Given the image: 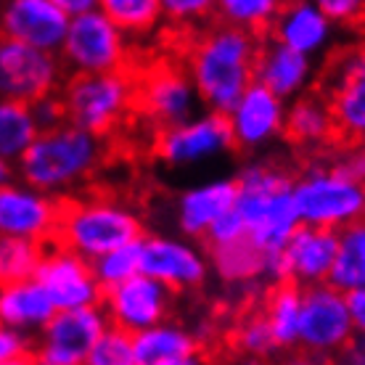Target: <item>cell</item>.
Masks as SVG:
<instances>
[{
	"instance_id": "6da1fadb",
	"label": "cell",
	"mask_w": 365,
	"mask_h": 365,
	"mask_svg": "<svg viewBox=\"0 0 365 365\" xmlns=\"http://www.w3.org/2000/svg\"><path fill=\"white\" fill-rule=\"evenodd\" d=\"M259 37L241 27L212 19L185 35L180 58L191 74L201 106L228 114L241 93L255 83Z\"/></svg>"
},
{
	"instance_id": "7a4b0ae2",
	"label": "cell",
	"mask_w": 365,
	"mask_h": 365,
	"mask_svg": "<svg viewBox=\"0 0 365 365\" xmlns=\"http://www.w3.org/2000/svg\"><path fill=\"white\" fill-rule=\"evenodd\" d=\"M106 138L72 122L40 130L27 151L19 156L16 178L64 199L98 173L106 159Z\"/></svg>"
},
{
	"instance_id": "3957f363",
	"label": "cell",
	"mask_w": 365,
	"mask_h": 365,
	"mask_svg": "<svg viewBox=\"0 0 365 365\" xmlns=\"http://www.w3.org/2000/svg\"><path fill=\"white\" fill-rule=\"evenodd\" d=\"M294 175L270 162H252L236 175L233 210L244 220L247 236L267 257H278L299 228L294 204Z\"/></svg>"
},
{
	"instance_id": "277c9868",
	"label": "cell",
	"mask_w": 365,
	"mask_h": 365,
	"mask_svg": "<svg viewBox=\"0 0 365 365\" xmlns=\"http://www.w3.org/2000/svg\"><path fill=\"white\" fill-rule=\"evenodd\" d=\"M146 236L143 220L128 201L109 193L64 196L56 228V244L72 249L85 259H98L111 249Z\"/></svg>"
},
{
	"instance_id": "5b68a950",
	"label": "cell",
	"mask_w": 365,
	"mask_h": 365,
	"mask_svg": "<svg viewBox=\"0 0 365 365\" xmlns=\"http://www.w3.org/2000/svg\"><path fill=\"white\" fill-rule=\"evenodd\" d=\"M58 93L66 106V122L109 140L135 117V64L117 72L69 74Z\"/></svg>"
},
{
	"instance_id": "8992f818",
	"label": "cell",
	"mask_w": 365,
	"mask_h": 365,
	"mask_svg": "<svg viewBox=\"0 0 365 365\" xmlns=\"http://www.w3.org/2000/svg\"><path fill=\"white\" fill-rule=\"evenodd\" d=\"M292 191L302 225L341 230L365 217V182L339 170L329 156L294 175Z\"/></svg>"
},
{
	"instance_id": "52a82bcc",
	"label": "cell",
	"mask_w": 365,
	"mask_h": 365,
	"mask_svg": "<svg viewBox=\"0 0 365 365\" xmlns=\"http://www.w3.org/2000/svg\"><path fill=\"white\" fill-rule=\"evenodd\" d=\"M58 56L69 74L117 72L133 66L130 37L101 9L69 16V27Z\"/></svg>"
},
{
	"instance_id": "ba28073f",
	"label": "cell",
	"mask_w": 365,
	"mask_h": 365,
	"mask_svg": "<svg viewBox=\"0 0 365 365\" xmlns=\"http://www.w3.org/2000/svg\"><path fill=\"white\" fill-rule=\"evenodd\" d=\"M315 91L329 98L339 143L365 146V40L331 53Z\"/></svg>"
},
{
	"instance_id": "9c48e42d",
	"label": "cell",
	"mask_w": 365,
	"mask_h": 365,
	"mask_svg": "<svg viewBox=\"0 0 365 365\" xmlns=\"http://www.w3.org/2000/svg\"><path fill=\"white\" fill-rule=\"evenodd\" d=\"M135 117L148 122L154 133L196 117L201 98L182 58H165L151 61L148 66H135Z\"/></svg>"
},
{
	"instance_id": "30bf717a",
	"label": "cell",
	"mask_w": 365,
	"mask_h": 365,
	"mask_svg": "<svg viewBox=\"0 0 365 365\" xmlns=\"http://www.w3.org/2000/svg\"><path fill=\"white\" fill-rule=\"evenodd\" d=\"M69 77L61 56L0 35V98L35 103L58 93Z\"/></svg>"
},
{
	"instance_id": "8fae6325",
	"label": "cell",
	"mask_w": 365,
	"mask_h": 365,
	"mask_svg": "<svg viewBox=\"0 0 365 365\" xmlns=\"http://www.w3.org/2000/svg\"><path fill=\"white\" fill-rule=\"evenodd\" d=\"M230 151H236L230 122L220 111H204L180 125L156 130L151 140V154L167 167H193Z\"/></svg>"
},
{
	"instance_id": "7c38bea8",
	"label": "cell",
	"mask_w": 365,
	"mask_h": 365,
	"mask_svg": "<svg viewBox=\"0 0 365 365\" xmlns=\"http://www.w3.org/2000/svg\"><path fill=\"white\" fill-rule=\"evenodd\" d=\"M106 329L109 318L101 304L56 310L53 318L37 331L32 357L37 365H83Z\"/></svg>"
},
{
	"instance_id": "4fadbf2b",
	"label": "cell",
	"mask_w": 365,
	"mask_h": 365,
	"mask_svg": "<svg viewBox=\"0 0 365 365\" xmlns=\"http://www.w3.org/2000/svg\"><path fill=\"white\" fill-rule=\"evenodd\" d=\"M355 339L344 292L334 283H312L302 289L299 347L323 357H334Z\"/></svg>"
},
{
	"instance_id": "5bb4252c",
	"label": "cell",
	"mask_w": 365,
	"mask_h": 365,
	"mask_svg": "<svg viewBox=\"0 0 365 365\" xmlns=\"http://www.w3.org/2000/svg\"><path fill=\"white\" fill-rule=\"evenodd\" d=\"M140 273L182 294L201 289L212 275V265L204 244H193V238L148 233L140 238Z\"/></svg>"
},
{
	"instance_id": "9a60e30c",
	"label": "cell",
	"mask_w": 365,
	"mask_h": 365,
	"mask_svg": "<svg viewBox=\"0 0 365 365\" xmlns=\"http://www.w3.org/2000/svg\"><path fill=\"white\" fill-rule=\"evenodd\" d=\"M37 283L43 286L56 304V310H77L93 307L103 299V286L93 273V262L80 257L61 244H46L43 259L35 273Z\"/></svg>"
},
{
	"instance_id": "2e32d148",
	"label": "cell",
	"mask_w": 365,
	"mask_h": 365,
	"mask_svg": "<svg viewBox=\"0 0 365 365\" xmlns=\"http://www.w3.org/2000/svg\"><path fill=\"white\" fill-rule=\"evenodd\" d=\"M173 304L175 292H170L165 283L154 281L146 273H135L128 281L103 289V299H101L109 326L128 334H138L167 320L173 315Z\"/></svg>"
},
{
	"instance_id": "e0dca14e",
	"label": "cell",
	"mask_w": 365,
	"mask_h": 365,
	"mask_svg": "<svg viewBox=\"0 0 365 365\" xmlns=\"http://www.w3.org/2000/svg\"><path fill=\"white\" fill-rule=\"evenodd\" d=\"M61 196L46 193L24 180L0 185V236L32 238L40 244L56 241Z\"/></svg>"
},
{
	"instance_id": "ac0fdd59",
	"label": "cell",
	"mask_w": 365,
	"mask_h": 365,
	"mask_svg": "<svg viewBox=\"0 0 365 365\" xmlns=\"http://www.w3.org/2000/svg\"><path fill=\"white\" fill-rule=\"evenodd\" d=\"M286 103L262 83H252L228 111L236 151H257L283 135Z\"/></svg>"
},
{
	"instance_id": "d6986e66",
	"label": "cell",
	"mask_w": 365,
	"mask_h": 365,
	"mask_svg": "<svg viewBox=\"0 0 365 365\" xmlns=\"http://www.w3.org/2000/svg\"><path fill=\"white\" fill-rule=\"evenodd\" d=\"M66 27L69 14L53 0H3L0 6V35L27 46L58 53Z\"/></svg>"
},
{
	"instance_id": "ffe728a7",
	"label": "cell",
	"mask_w": 365,
	"mask_h": 365,
	"mask_svg": "<svg viewBox=\"0 0 365 365\" xmlns=\"http://www.w3.org/2000/svg\"><path fill=\"white\" fill-rule=\"evenodd\" d=\"M339 230L302 225L281 249V281H292L297 286L326 283L336 259Z\"/></svg>"
},
{
	"instance_id": "44dd1931",
	"label": "cell",
	"mask_w": 365,
	"mask_h": 365,
	"mask_svg": "<svg viewBox=\"0 0 365 365\" xmlns=\"http://www.w3.org/2000/svg\"><path fill=\"white\" fill-rule=\"evenodd\" d=\"M336 29L339 27L318 9L315 0H286L273 19L267 37L310 58H318L320 53L331 51Z\"/></svg>"
},
{
	"instance_id": "7402d4cb",
	"label": "cell",
	"mask_w": 365,
	"mask_h": 365,
	"mask_svg": "<svg viewBox=\"0 0 365 365\" xmlns=\"http://www.w3.org/2000/svg\"><path fill=\"white\" fill-rule=\"evenodd\" d=\"M255 80L270 88L283 101H292L302 93L312 91L315 58L265 35L259 37V48H257Z\"/></svg>"
},
{
	"instance_id": "603a6c76",
	"label": "cell",
	"mask_w": 365,
	"mask_h": 365,
	"mask_svg": "<svg viewBox=\"0 0 365 365\" xmlns=\"http://www.w3.org/2000/svg\"><path fill=\"white\" fill-rule=\"evenodd\" d=\"M283 140L302 151L334 148L339 143L334 111L329 106V98L320 91H307L286 103V119H283Z\"/></svg>"
},
{
	"instance_id": "cb8c5ba5",
	"label": "cell",
	"mask_w": 365,
	"mask_h": 365,
	"mask_svg": "<svg viewBox=\"0 0 365 365\" xmlns=\"http://www.w3.org/2000/svg\"><path fill=\"white\" fill-rule=\"evenodd\" d=\"M210 255L212 273L228 286H255L259 281H281V255L267 257L249 236L230 244L204 247Z\"/></svg>"
},
{
	"instance_id": "d4e9b609",
	"label": "cell",
	"mask_w": 365,
	"mask_h": 365,
	"mask_svg": "<svg viewBox=\"0 0 365 365\" xmlns=\"http://www.w3.org/2000/svg\"><path fill=\"white\" fill-rule=\"evenodd\" d=\"M236 204V178H217L193 185L178 199V228L185 238L201 241L207 230Z\"/></svg>"
},
{
	"instance_id": "484cf974",
	"label": "cell",
	"mask_w": 365,
	"mask_h": 365,
	"mask_svg": "<svg viewBox=\"0 0 365 365\" xmlns=\"http://www.w3.org/2000/svg\"><path fill=\"white\" fill-rule=\"evenodd\" d=\"M56 315V304L37 278L0 286V323L24 334H37Z\"/></svg>"
},
{
	"instance_id": "4316f807",
	"label": "cell",
	"mask_w": 365,
	"mask_h": 365,
	"mask_svg": "<svg viewBox=\"0 0 365 365\" xmlns=\"http://www.w3.org/2000/svg\"><path fill=\"white\" fill-rule=\"evenodd\" d=\"M133 349H135L138 365H165L178 357L199 352L201 336H196V331L167 318L156 326L133 334Z\"/></svg>"
},
{
	"instance_id": "83f0119b",
	"label": "cell",
	"mask_w": 365,
	"mask_h": 365,
	"mask_svg": "<svg viewBox=\"0 0 365 365\" xmlns=\"http://www.w3.org/2000/svg\"><path fill=\"white\" fill-rule=\"evenodd\" d=\"M259 310L265 315L267 326L281 352L299 347V315H302V286L292 281L267 283Z\"/></svg>"
},
{
	"instance_id": "f1b7e54d",
	"label": "cell",
	"mask_w": 365,
	"mask_h": 365,
	"mask_svg": "<svg viewBox=\"0 0 365 365\" xmlns=\"http://www.w3.org/2000/svg\"><path fill=\"white\" fill-rule=\"evenodd\" d=\"M329 283L341 292L365 286V217L339 230L336 259L331 267Z\"/></svg>"
},
{
	"instance_id": "f546056e",
	"label": "cell",
	"mask_w": 365,
	"mask_h": 365,
	"mask_svg": "<svg viewBox=\"0 0 365 365\" xmlns=\"http://www.w3.org/2000/svg\"><path fill=\"white\" fill-rule=\"evenodd\" d=\"M35 117L32 106L24 101L0 98V156L16 165L19 156L29 148V143L37 138Z\"/></svg>"
},
{
	"instance_id": "4dcf8cb0",
	"label": "cell",
	"mask_w": 365,
	"mask_h": 365,
	"mask_svg": "<svg viewBox=\"0 0 365 365\" xmlns=\"http://www.w3.org/2000/svg\"><path fill=\"white\" fill-rule=\"evenodd\" d=\"M98 9L128 37H148L162 27L159 0H98Z\"/></svg>"
},
{
	"instance_id": "1f68e13d",
	"label": "cell",
	"mask_w": 365,
	"mask_h": 365,
	"mask_svg": "<svg viewBox=\"0 0 365 365\" xmlns=\"http://www.w3.org/2000/svg\"><path fill=\"white\" fill-rule=\"evenodd\" d=\"M283 3L286 0H215V19L265 37Z\"/></svg>"
},
{
	"instance_id": "d6a6232c",
	"label": "cell",
	"mask_w": 365,
	"mask_h": 365,
	"mask_svg": "<svg viewBox=\"0 0 365 365\" xmlns=\"http://www.w3.org/2000/svg\"><path fill=\"white\" fill-rule=\"evenodd\" d=\"M228 341L236 355L267 357V360L281 355V349H278V344H275L273 339V331H270V326H267V320L259 307L238 315L236 326L228 334Z\"/></svg>"
},
{
	"instance_id": "836d02e7",
	"label": "cell",
	"mask_w": 365,
	"mask_h": 365,
	"mask_svg": "<svg viewBox=\"0 0 365 365\" xmlns=\"http://www.w3.org/2000/svg\"><path fill=\"white\" fill-rule=\"evenodd\" d=\"M46 244L32 238L0 236V286L35 278Z\"/></svg>"
},
{
	"instance_id": "e575fe53",
	"label": "cell",
	"mask_w": 365,
	"mask_h": 365,
	"mask_svg": "<svg viewBox=\"0 0 365 365\" xmlns=\"http://www.w3.org/2000/svg\"><path fill=\"white\" fill-rule=\"evenodd\" d=\"M93 273L103 289L117 286V283L140 273V241L111 249L106 255H101L98 259H93Z\"/></svg>"
},
{
	"instance_id": "d590c367",
	"label": "cell",
	"mask_w": 365,
	"mask_h": 365,
	"mask_svg": "<svg viewBox=\"0 0 365 365\" xmlns=\"http://www.w3.org/2000/svg\"><path fill=\"white\" fill-rule=\"evenodd\" d=\"M83 365H138L133 334L109 326L103 331V336L96 341V347L91 349V355L85 357Z\"/></svg>"
},
{
	"instance_id": "8d00e7d4",
	"label": "cell",
	"mask_w": 365,
	"mask_h": 365,
	"mask_svg": "<svg viewBox=\"0 0 365 365\" xmlns=\"http://www.w3.org/2000/svg\"><path fill=\"white\" fill-rule=\"evenodd\" d=\"M159 6L170 27L188 32L210 24L215 19V0H159Z\"/></svg>"
},
{
	"instance_id": "74e56055",
	"label": "cell",
	"mask_w": 365,
	"mask_h": 365,
	"mask_svg": "<svg viewBox=\"0 0 365 365\" xmlns=\"http://www.w3.org/2000/svg\"><path fill=\"white\" fill-rule=\"evenodd\" d=\"M318 9L341 29L365 27V0H315Z\"/></svg>"
},
{
	"instance_id": "f35d334b",
	"label": "cell",
	"mask_w": 365,
	"mask_h": 365,
	"mask_svg": "<svg viewBox=\"0 0 365 365\" xmlns=\"http://www.w3.org/2000/svg\"><path fill=\"white\" fill-rule=\"evenodd\" d=\"M32 341L35 339L29 336V334L0 323V365H9L14 360L32 355Z\"/></svg>"
},
{
	"instance_id": "ab89813d",
	"label": "cell",
	"mask_w": 365,
	"mask_h": 365,
	"mask_svg": "<svg viewBox=\"0 0 365 365\" xmlns=\"http://www.w3.org/2000/svg\"><path fill=\"white\" fill-rule=\"evenodd\" d=\"M29 106H32V117H35L37 128L40 130L58 128V125H64L66 122V106H64L61 93L43 96V98H37L35 103H29Z\"/></svg>"
},
{
	"instance_id": "60d3db41",
	"label": "cell",
	"mask_w": 365,
	"mask_h": 365,
	"mask_svg": "<svg viewBox=\"0 0 365 365\" xmlns=\"http://www.w3.org/2000/svg\"><path fill=\"white\" fill-rule=\"evenodd\" d=\"M247 236V228H244V220L238 217L236 210H228L222 217L207 230V236L201 238L204 247H220V244H230L236 238Z\"/></svg>"
},
{
	"instance_id": "b9f144b4",
	"label": "cell",
	"mask_w": 365,
	"mask_h": 365,
	"mask_svg": "<svg viewBox=\"0 0 365 365\" xmlns=\"http://www.w3.org/2000/svg\"><path fill=\"white\" fill-rule=\"evenodd\" d=\"M344 299H347L349 320L355 326V334H365V286L344 292Z\"/></svg>"
},
{
	"instance_id": "7bdbcfd3",
	"label": "cell",
	"mask_w": 365,
	"mask_h": 365,
	"mask_svg": "<svg viewBox=\"0 0 365 365\" xmlns=\"http://www.w3.org/2000/svg\"><path fill=\"white\" fill-rule=\"evenodd\" d=\"M331 360H334V365H365V334H355V339L347 347Z\"/></svg>"
},
{
	"instance_id": "ee69618b",
	"label": "cell",
	"mask_w": 365,
	"mask_h": 365,
	"mask_svg": "<svg viewBox=\"0 0 365 365\" xmlns=\"http://www.w3.org/2000/svg\"><path fill=\"white\" fill-rule=\"evenodd\" d=\"M275 365H334L331 357L315 355V352H307L302 347H294L289 352H283V357Z\"/></svg>"
},
{
	"instance_id": "f6af8a7d",
	"label": "cell",
	"mask_w": 365,
	"mask_h": 365,
	"mask_svg": "<svg viewBox=\"0 0 365 365\" xmlns=\"http://www.w3.org/2000/svg\"><path fill=\"white\" fill-rule=\"evenodd\" d=\"M53 3H58L69 16L83 14V11H91V9H98V0H53Z\"/></svg>"
},
{
	"instance_id": "bcb514c9",
	"label": "cell",
	"mask_w": 365,
	"mask_h": 365,
	"mask_svg": "<svg viewBox=\"0 0 365 365\" xmlns=\"http://www.w3.org/2000/svg\"><path fill=\"white\" fill-rule=\"evenodd\" d=\"M165 365H212V357L207 352H193V355H185V357H178L173 363H165Z\"/></svg>"
},
{
	"instance_id": "7dc6e473",
	"label": "cell",
	"mask_w": 365,
	"mask_h": 365,
	"mask_svg": "<svg viewBox=\"0 0 365 365\" xmlns=\"http://www.w3.org/2000/svg\"><path fill=\"white\" fill-rule=\"evenodd\" d=\"M11 180H16V165L0 156V185H6Z\"/></svg>"
},
{
	"instance_id": "c3c4849f",
	"label": "cell",
	"mask_w": 365,
	"mask_h": 365,
	"mask_svg": "<svg viewBox=\"0 0 365 365\" xmlns=\"http://www.w3.org/2000/svg\"><path fill=\"white\" fill-rule=\"evenodd\" d=\"M228 365H275L273 360H267V357H247V355H233Z\"/></svg>"
},
{
	"instance_id": "681fc988",
	"label": "cell",
	"mask_w": 365,
	"mask_h": 365,
	"mask_svg": "<svg viewBox=\"0 0 365 365\" xmlns=\"http://www.w3.org/2000/svg\"><path fill=\"white\" fill-rule=\"evenodd\" d=\"M9 365H35V357L27 355V357H21V360H14V363H9Z\"/></svg>"
},
{
	"instance_id": "f907efd6",
	"label": "cell",
	"mask_w": 365,
	"mask_h": 365,
	"mask_svg": "<svg viewBox=\"0 0 365 365\" xmlns=\"http://www.w3.org/2000/svg\"><path fill=\"white\" fill-rule=\"evenodd\" d=\"M363 182H365V173H363Z\"/></svg>"
},
{
	"instance_id": "816d5d0a",
	"label": "cell",
	"mask_w": 365,
	"mask_h": 365,
	"mask_svg": "<svg viewBox=\"0 0 365 365\" xmlns=\"http://www.w3.org/2000/svg\"><path fill=\"white\" fill-rule=\"evenodd\" d=\"M0 3H3V0H0Z\"/></svg>"
},
{
	"instance_id": "f5cc1de1",
	"label": "cell",
	"mask_w": 365,
	"mask_h": 365,
	"mask_svg": "<svg viewBox=\"0 0 365 365\" xmlns=\"http://www.w3.org/2000/svg\"><path fill=\"white\" fill-rule=\"evenodd\" d=\"M35 365H37V363H35Z\"/></svg>"
}]
</instances>
